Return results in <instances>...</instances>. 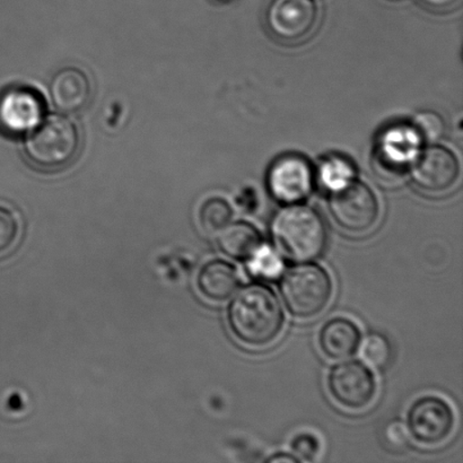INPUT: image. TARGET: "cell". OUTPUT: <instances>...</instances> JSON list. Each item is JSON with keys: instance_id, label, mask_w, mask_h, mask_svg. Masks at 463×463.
I'll list each match as a JSON object with an SVG mask.
<instances>
[{"instance_id": "6da1fadb", "label": "cell", "mask_w": 463, "mask_h": 463, "mask_svg": "<svg viewBox=\"0 0 463 463\" xmlns=\"http://www.w3.org/2000/svg\"><path fill=\"white\" fill-rule=\"evenodd\" d=\"M231 333L248 347H266L283 331L285 315L277 295L262 285H250L232 299L228 307Z\"/></svg>"}, {"instance_id": "7a4b0ae2", "label": "cell", "mask_w": 463, "mask_h": 463, "mask_svg": "<svg viewBox=\"0 0 463 463\" xmlns=\"http://www.w3.org/2000/svg\"><path fill=\"white\" fill-rule=\"evenodd\" d=\"M271 233L281 253L297 262L316 260L328 243V232L320 214L295 203L276 215Z\"/></svg>"}, {"instance_id": "3957f363", "label": "cell", "mask_w": 463, "mask_h": 463, "mask_svg": "<svg viewBox=\"0 0 463 463\" xmlns=\"http://www.w3.org/2000/svg\"><path fill=\"white\" fill-rule=\"evenodd\" d=\"M286 310L297 319L320 316L334 295V281L324 267L306 263L289 269L279 283Z\"/></svg>"}, {"instance_id": "277c9868", "label": "cell", "mask_w": 463, "mask_h": 463, "mask_svg": "<svg viewBox=\"0 0 463 463\" xmlns=\"http://www.w3.org/2000/svg\"><path fill=\"white\" fill-rule=\"evenodd\" d=\"M80 148V136L74 122L52 115L32 130L25 143L27 158L39 169L54 171L70 165Z\"/></svg>"}, {"instance_id": "5b68a950", "label": "cell", "mask_w": 463, "mask_h": 463, "mask_svg": "<svg viewBox=\"0 0 463 463\" xmlns=\"http://www.w3.org/2000/svg\"><path fill=\"white\" fill-rule=\"evenodd\" d=\"M329 210L335 224L352 234H364L371 231L380 217L378 198L360 181L351 180L333 190Z\"/></svg>"}, {"instance_id": "8992f818", "label": "cell", "mask_w": 463, "mask_h": 463, "mask_svg": "<svg viewBox=\"0 0 463 463\" xmlns=\"http://www.w3.org/2000/svg\"><path fill=\"white\" fill-rule=\"evenodd\" d=\"M326 389L335 403L347 411H363L373 402L378 384L370 367L351 360L331 367Z\"/></svg>"}, {"instance_id": "52a82bcc", "label": "cell", "mask_w": 463, "mask_h": 463, "mask_svg": "<svg viewBox=\"0 0 463 463\" xmlns=\"http://www.w3.org/2000/svg\"><path fill=\"white\" fill-rule=\"evenodd\" d=\"M456 412L450 402L434 394L416 399L407 412V430L417 443L437 447L451 437Z\"/></svg>"}, {"instance_id": "ba28073f", "label": "cell", "mask_w": 463, "mask_h": 463, "mask_svg": "<svg viewBox=\"0 0 463 463\" xmlns=\"http://www.w3.org/2000/svg\"><path fill=\"white\" fill-rule=\"evenodd\" d=\"M315 0H272L268 7V29L276 39L286 43H297L312 34L317 24Z\"/></svg>"}, {"instance_id": "9c48e42d", "label": "cell", "mask_w": 463, "mask_h": 463, "mask_svg": "<svg viewBox=\"0 0 463 463\" xmlns=\"http://www.w3.org/2000/svg\"><path fill=\"white\" fill-rule=\"evenodd\" d=\"M44 101L30 88H13L0 97V129L20 136L34 130L44 117Z\"/></svg>"}, {"instance_id": "30bf717a", "label": "cell", "mask_w": 463, "mask_h": 463, "mask_svg": "<svg viewBox=\"0 0 463 463\" xmlns=\"http://www.w3.org/2000/svg\"><path fill=\"white\" fill-rule=\"evenodd\" d=\"M417 187L430 194L450 190L460 176V165L450 149L432 146L425 149L411 169Z\"/></svg>"}, {"instance_id": "8fae6325", "label": "cell", "mask_w": 463, "mask_h": 463, "mask_svg": "<svg viewBox=\"0 0 463 463\" xmlns=\"http://www.w3.org/2000/svg\"><path fill=\"white\" fill-rule=\"evenodd\" d=\"M268 183L276 199L286 203H297L312 192L313 172L306 158L286 156L271 166Z\"/></svg>"}, {"instance_id": "7c38bea8", "label": "cell", "mask_w": 463, "mask_h": 463, "mask_svg": "<svg viewBox=\"0 0 463 463\" xmlns=\"http://www.w3.org/2000/svg\"><path fill=\"white\" fill-rule=\"evenodd\" d=\"M49 92L54 107L65 113H74L88 107L92 97V84L80 68L66 67L53 75Z\"/></svg>"}, {"instance_id": "4fadbf2b", "label": "cell", "mask_w": 463, "mask_h": 463, "mask_svg": "<svg viewBox=\"0 0 463 463\" xmlns=\"http://www.w3.org/2000/svg\"><path fill=\"white\" fill-rule=\"evenodd\" d=\"M361 342L360 326L345 317H335L326 321L317 335L320 351L333 361L353 356L360 348Z\"/></svg>"}, {"instance_id": "5bb4252c", "label": "cell", "mask_w": 463, "mask_h": 463, "mask_svg": "<svg viewBox=\"0 0 463 463\" xmlns=\"http://www.w3.org/2000/svg\"><path fill=\"white\" fill-rule=\"evenodd\" d=\"M241 280L238 268L223 259H214L199 270L197 288L203 297L210 301L225 302L238 290Z\"/></svg>"}, {"instance_id": "9a60e30c", "label": "cell", "mask_w": 463, "mask_h": 463, "mask_svg": "<svg viewBox=\"0 0 463 463\" xmlns=\"http://www.w3.org/2000/svg\"><path fill=\"white\" fill-rule=\"evenodd\" d=\"M217 236L221 251L238 261H249L262 245L260 232L244 222L226 226Z\"/></svg>"}, {"instance_id": "2e32d148", "label": "cell", "mask_w": 463, "mask_h": 463, "mask_svg": "<svg viewBox=\"0 0 463 463\" xmlns=\"http://www.w3.org/2000/svg\"><path fill=\"white\" fill-rule=\"evenodd\" d=\"M199 224L208 235H219L233 219V210L223 198L213 197L199 208Z\"/></svg>"}, {"instance_id": "e0dca14e", "label": "cell", "mask_w": 463, "mask_h": 463, "mask_svg": "<svg viewBox=\"0 0 463 463\" xmlns=\"http://www.w3.org/2000/svg\"><path fill=\"white\" fill-rule=\"evenodd\" d=\"M419 139L414 129L390 131L383 142V161L402 165L415 153Z\"/></svg>"}, {"instance_id": "ac0fdd59", "label": "cell", "mask_w": 463, "mask_h": 463, "mask_svg": "<svg viewBox=\"0 0 463 463\" xmlns=\"http://www.w3.org/2000/svg\"><path fill=\"white\" fill-rule=\"evenodd\" d=\"M249 270L259 279L274 280L283 272L284 263L274 250L261 245L248 261Z\"/></svg>"}, {"instance_id": "d6986e66", "label": "cell", "mask_w": 463, "mask_h": 463, "mask_svg": "<svg viewBox=\"0 0 463 463\" xmlns=\"http://www.w3.org/2000/svg\"><path fill=\"white\" fill-rule=\"evenodd\" d=\"M414 130L420 138L437 142L446 133V122L437 112H420L414 118Z\"/></svg>"}, {"instance_id": "ffe728a7", "label": "cell", "mask_w": 463, "mask_h": 463, "mask_svg": "<svg viewBox=\"0 0 463 463\" xmlns=\"http://www.w3.org/2000/svg\"><path fill=\"white\" fill-rule=\"evenodd\" d=\"M363 357L376 369H383L392 358V347L387 338L381 335H371L363 345Z\"/></svg>"}, {"instance_id": "44dd1931", "label": "cell", "mask_w": 463, "mask_h": 463, "mask_svg": "<svg viewBox=\"0 0 463 463\" xmlns=\"http://www.w3.org/2000/svg\"><path fill=\"white\" fill-rule=\"evenodd\" d=\"M290 450L299 461H315L321 452L320 439L316 434L302 432L290 441Z\"/></svg>"}, {"instance_id": "7402d4cb", "label": "cell", "mask_w": 463, "mask_h": 463, "mask_svg": "<svg viewBox=\"0 0 463 463\" xmlns=\"http://www.w3.org/2000/svg\"><path fill=\"white\" fill-rule=\"evenodd\" d=\"M322 180L325 181L326 187L331 190L342 187L348 181L352 180L353 171L352 167L346 162L334 158L325 163L322 166Z\"/></svg>"}, {"instance_id": "603a6c76", "label": "cell", "mask_w": 463, "mask_h": 463, "mask_svg": "<svg viewBox=\"0 0 463 463\" xmlns=\"http://www.w3.org/2000/svg\"><path fill=\"white\" fill-rule=\"evenodd\" d=\"M20 224L14 213L0 206V254L7 252L15 244Z\"/></svg>"}, {"instance_id": "cb8c5ba5", "label": "cell", "mask_w": 463, "mask_h": 463, "mask_svg": "<svg viewBox=\"0 0 463 463\" xmlns=\"http://www.w3.org/2000/svg\"><path fill=\"white\" fill-rule=\"evenodd\" d=\"M387 439L392 446H406L408 441V430L402 423H393L387 430Z\"/></svg>"}, {"instance_id": "d4e9b609", "label": "cell", "mask_w": 463, "mask_h": 463, "mask_svg": "<svg viewBox=\"0 0 463 463\" xmlns=\"http://www.w3.org/2000/svg\"><path fill=\"white\" fill-rule=\"evenodd\" d=\"M420 2L433 11H448L455 7L459 0H420Z\"/></svg>"}, {"instance_id": "484cf974", "label": "cell", "mask_w": 463, "mask_h": 463, "mask_svg": "<svg viewBox=\"0 0 463 463\" xmlns=\"http://www.w3.org/2000/svg\"><path fill=\"white\" fill-rule=\"evenodd\" d=\"M266 462H269V463H298L301 461H299L298 459V458L293 455V453L279 452V453H275V455H271L269 458H267Z\"/></svg>"}]
</instances>
